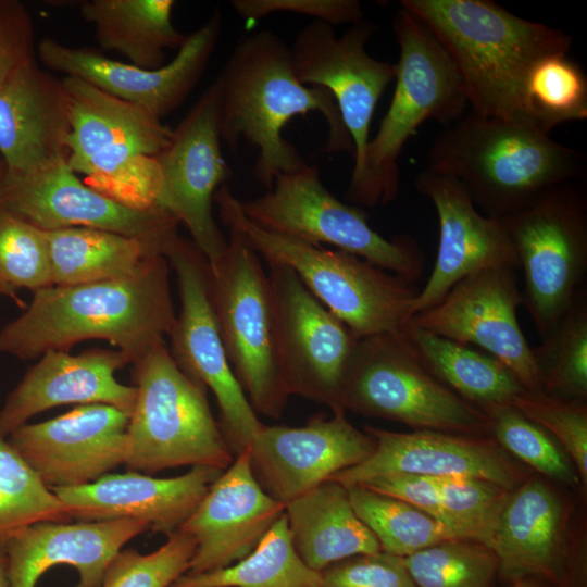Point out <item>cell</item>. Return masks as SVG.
Returning a JSON list of instances; mask_svg holds the SVG:
<instances>
[{"label": "cell", "mask_w": 587, "mask_h": 587, "mask_svg": "<svg viewBox=\"0 0 587 587\" xmlns=\"http://www.w3.org/2000/svg\"><path fill=\"white\" fill-rule=\"evenodd\" d=\"M168 275L166 258L154 255L127 277L37 290L27 309L0 330V351L33 360L101 339L133 363L173 327Z\"/></svg>", "instance_id": "obj_1"}, {"label": "cell", "mask_w": 587, "mask_h": 587, "mask_svg": "<svg viewBox=\"0 0 587 587\" xmlns=\"http://www.w3.org/2000/svg\"><path fill=\"white\" fill-rule=\"evenodd\" d=\"M213 84L222 141L232 150L240 141L257 148L252 175L267 190L279 175L308 165L283 137V129L297 115L321 113L328 130L325 151L353 154L334 98L322 87L300 83L290 48L273 32L263 29L243 37Z\"/></svg>", "instance_id": "obj_2"}, {"label": "cell", "mask_w": 587, "mask_h": 587, "mask_svg": "<svg viewBox=\"0 0 587 587\" xmlns=\"http://www.w3.org/2000/svg\"><path fill=\"white\" fill-rule=\"evenodd\" d=\"M455 64L473 113L530 123L525 83L540 59L569 53L572 37L490 0H402ZM532 124V123H530Z\"/></svg>", "instance_id": "obj_3"}, {"label": "cell", "mask_w": 587, "mask_h": 587, "mask_svg": "<svg viewBox=\"0 0 587 587\" xmlns=\"http://www.w3.org/2000/svg\"><path fill=\"white\" fill-rule=\"evenodd\" d=\"M426 170L457 179L484 215L501 220L582 178L586 158L530 123L470 111L435 137Z\"/></svg>", "instance_id": "obj_4"}, {"label": "cell", "mask_w": 587, "mask_h": 587, "mask_svg": "<svg viewBox=\"0 0 587 587\" xmlns=\"http://www.w3.org/2000/svg\"><path fill=\"white\" fill-rule=\"evenodd\" d=\"M392 28L399 60L391 102L369 141L361 174L349 182L345 193L359 208L386 205L397 198L399 157L424 122L435 120L449 126L469 109L459 71L428 27L400 7Z\"/></svg>", "instance_id": "obj_5"}, {"label": "cell", "mask_w": 587, "mask_h": 587, "mask_svg": "<svg viewBox=\"0 0 587 587\" xmlns=\"http://www.w3.org/2000/svg\"><path fill=\"white\" fill-rule=\"evenodd\" d=\"M220 217L267 263L292 270L355 338L401 333L420 291L413 283L367 260L268 232L250 221L230 189L215 192Z\"/></svg>", "instance_id": "obj_6"}, {"label": "cell", "mask_w": 587, "mask_h": 587, "mask_svg": "<svg viewBox=\"0 0 587 587\" xmlns=\"http://www.w3.org/2000/svg\"><path fill=\"white\" fill-rule=\"evenodd\" d=\"M70 135L66 163L88 186L132 208L159 207L155 157L173 128L147 110L76 77L61 79Z\"/></svg>", "instance_id": "obj_7"}, {"label": "cell", "mask_w": 587, "mask_h": 587, "mask_svg": "<svg viewBox=\"0 0 587 587\" xmlns=\"http://www.w3.org/2000/svg\"><path fill=\"white\" fill-rule=\"evenodd\" d=\"M136 401L126 430L124 464L155 474L183 465L226 470L235 455L207 389L176 363L165 341L133 362Z\"/></svg>", "instance_id": "obj_8"}, {"label": "cell", "mask_w": 587, "mask_h": 587, "mask_svg": "<svg viewBox=\"0 0 587 587\" xmlns=\"http://www.w3.org/2000/svg\"><path fill=\"white\" fill-rule=\"evenodd\" d=\"M339 407L416 430L490 433L485 412L430 373L401 333L357 340L345 370Z\"/></svg>", "instance_id": "obj_9"}, {"label": "cell", "mask_w": 587, "mask_h": 587, "mask_svg": "<svg viewBox=\"0 0 587 587\" xmlns=\"http://www.w3.org/2000/svg\"><path fill=\"white\" fill-rule=\"evenodd\" d=\"M208 267L212 303L235 376L257 414L278 419L289 395L278 363L270 279L260 255L229 229L226 250Z\"/></svg>", "instance_id": "obj_10"}, {"label": "cell", "mask_w": 587, "mask_h": 587, "mask_svg": "<svg viewBox=\"0 0 587 587\" xmlns=\"http://www.w3.org/2000/svg\"><path fill=\"white\" fill-rule=\"evenodd\" d=\"M260 227L303 242L358 255L413 283L424 270V254L409 235L387 239L369 224L366 213L329 192L315 166L279 175L263 196L240 201Z\"/></svg>", "instance_id": "obj_11"}, {"label": "cell", "mask_w": 587, "mask_h": 587, "mask_svg": "<svg viewBox=\"0 0 587 587\" xmlns=\"http://www.w3.org/2000/svg\"><path fill=\"white\" fill-rule=\"evenodd\" d=\"M500 221L523 271V304L541 339L585 290L586 196L564 183Z\"/></svg>", "instance_id": "obj_12"}, {"label": "cell", "mask_w": 587, "mask_h": 587, "mask_svg": "<svg viewBox=\"0 0 587 587\" xmlns=\"http://www.w3.org/2000/svg\"><path fill=\"white\" fill-rule=\"evenodd\" d=\"M165 258L175 272L180 299L168 334L171 354L189 377L213 392L218 425L236 458L264 424L229 363L212 303L208 261L192 240L182 237Z\"/></svg>", "instance_id": "obj_13"}, {"label": "cell", "mask_w": 587, "mask_h": 587, "mask_svg": "<svg viewBox=\"0 0 587 587\" xmlns=\"http://www.w3.org/2000/svg\"><path fill=\"white\" fill-rule=\"evenodd\" d=\"M277 357L285 388L339 407L341 383L358 340L289 267L268 263Z\"/></svg>", "instance_id": "obj_14"}, {"label": "cell", "mask_w": 587, "mask_h": 587, "mask_svg": "<svg viewBox=\"0 0 587 587\" xmlns=\"http://www.w3.org/2000/svg\"><path fill=\"white\" fill-rule=\"evenodd\" d=\"M0 207L46 232L107 230L138 239L164 257L179 238V222L171 213L162 208H132L97 191L66 160L24 176L4 175Z\"/></svg>", "instance_id": "obj_15"}, {"label": "cell", "mask_w": 587, "mask_h": 587, "mask_svg": "<svg viewBox=\"0 0 587 587\" xmlns=\"http://www.w3.org/2000/svg\"><path fill=\"white\" fill-rule=\"evenodd\" d=\"M161 191L159 207L189 230L208 263L226 250L212 212L215 192L233 173L222 152L217 91L212 83L173 128L167 146L155 157Z\"/></svg>", "instance_id": "obj_16"}, {"label": "cell", "mask_w": 587, "mask_h": 587, "mask_svg": "<svg viewBox=\"0 0 587 587\" xmlns=\"http://www.w3.org/2000/svg\"><path fill=\"white\" fill-rule=\"evenodd\" d=\"M375 32L376 26L363 20L336 36L332 25L313 20L297 34L290 48L300 83L326 89L337 104L354 148L350 180L363 170L372 117L396 77V64L374 59L366 51Z\"/></svg>", "instance_id": "obj_17"}, {"label": "cell", "mask_w": 587, "mask_h": 587, "mask_svg": "<svg viewBox=\"0 0 587 587\" xmlns=\"http://www.w3.org/2000/svg\"><path fill=\"white\" fill-rule=\"evenodd\" d=\"M521 304L516 271L491 268L463 278L411 322L437 336L478 346L503 363L527 391L541 392L532 347L517 321Z\"/></svg>", "instance_id": "obj_18"}, {"label": "cell", "mask_w": 587, "mask_h": 587, "mask_svg": "<svg viewBox=\"0 0 587 587\" xmlns=\"http://www.w3.org/2000/svg\"><path fill=\"white\" fill-rule=\"evenodd\" d=\"M222 27L218 10L186 36L175 58L154 70L108 58L87 47H72L45 37L37 47L40 63L76 77L161 118L176 110L201 78Z\"/></svg>", "instance_id": "obj_19"}, {"label": "cell", "mask_w": 587, "mask_h": 587, "mask_svg": "<svg viewBox=\"0 0 587 587\" xmlns=\"http://www.w3.org/2000/svg\"><path fill=\"white\" fill-rule=\"evenodd\" d=\"M375 446V439L354 427L345 411H334L330 417L316 414L301 427L264 424L248 448L249 464L261 488L285 505L360 464Z\"/></svg>", "instance_id": "obj_20"}, {"label": "cell", "mask_w": 587, "mask_h": 587, "mask_svg": "<svg viewBox=\"0 0 587 587\" xmlns=\"http://www.w3.org/2000/svg\"><path fill=\"white\" fill-rule=\"evenodd\" d=\"M128 421L115 407L83 404L48 421L26 423L8 442L50 489L79 487L124 464Z\"/></svg>", "instance_id": "obj_21"}, {"label": "cell", "mask_w": 587, "mask_h": 587, "mask_svg": "<svg viewBox=\"0 0 587 587\" xmlns=\"http://www.w3.org/2000/svg\"><path fill=\"white\" fill-rule=\"evenodd\" d=\"M416 190L434 205L439 224L437 255L412 316L437 304L463 278L491 268L517 271L519 260L500 220L484 215L454 178L422 171Z\"/></svg>", "instance_id": "obj_22"}, {"label": "cell", "mask_w": 587, "mask_h": 587, "mask_svg": "<svg viewBox=\"0 0 587 587\" xmlns=\"http://www.w3.org/2000/svg\"><path fill=\"white\" fill-rule=\"evenodd\" d=\"M364 430L375 439L373 453L330 480L349 487L385 474L412 473L482 478L510 490L525 480L524 469L491 437L435 430L397 433L374 426Z\"/></svg>", "instance_id": "obj_23"}, {"label": "cell", "mask_w": 587, "mask_h": 587, "mask_svg": "<svg viewBox=\"0 0 587 587\" xmlns=\"http://www.w3.org/2000/svg\"><path fill=\"white\" fill-rule=\"evenodd\" d=\"M285 505L271 498L255 480L248 449L211 484L179 530L196 544L190 574L227 567L250 554Z\"/></svg>", "instance_id": "obj_24"}, {"label": "cell", "mask_w": 587, "mask_h": 587, "mask_svg": "<svg viewBox=\"0 0 587 587\" xmlns=\"http://www.w3.org/2000/svg\"><path fill=\"white\" fill-rule=\"evenodd\" d=\"M128 363L117 349L93 348L74 355L46 351L0 409V436L8 438L34 415L64 404H108L130 416L137 389L115 378V372Z\"/></svg>", "instance_id": "obj_25"}, {"label": "cell", "mask_w": 587, "mask_h": 587, "mask_svg": "<svg viewBox=\"0 0 587 587\" xmlns=\"http://www.w3.org/2000/svg\"><path fill=\"white\" fill-rule=\"evenodd\" d=\"M70 117L62 80L33 59L0 84V158L7 177L66 160Z\"/></svg>", "instance_id": "obj_26"}, {"label": "cell", "mask_w": 587, "mask_h": 587, "mask_svg": "<svg viewBox=\"0 0 587 587\" xmlns=\"http://www.w3.org/2000/svg\"><path fill=\"white\" fill-rule=\"evenodd\" d=\"M223 470L191 466L187 473L155 478L129 471L105 474L97 480L67 488H51L72 519L83 522L133 519L146 522L153 533L179 530Z\"/></svg>", "instance_id": "obj_27"}, {"label": "cell", "mask_w": 587, "mask_h": 587, "mask_svg": "<svg viewBox=\"0 0 587 587\" xmlns=\"http://www.w3.org/2000/svg\"><path fill=\"white\" fill-rule=\"evenodd\" d=\"M133 519L83 522H39L5 540L9 587H35L55 565L78 573L75 587H99L113 558L129 540L147 532Z\"/></svg>", "instance_id": "obj_28"}, {"label": "cell", "mask_w": 587, "mask_h": 587, "mask_svg": "<svg viewBox=\"0 0 587 587\" xmlns=\"http://www.w3.org/2000/svg\"><path fill=\"white\" fill-rule=\"evenodd\" d=\"M564 521L562 501L545 482L528 478L510 490L488 546L498 558L499 574L510 582L536 578L572 587Z\"/></svg>", "instance_id": "obj_29"}, {"label": "cell", "mask_w": 587, "mask_h": 587, "mask_svg": "<svg viewBox=\"0 0 587 587\" xmlns=\"http://www.w3.org/2000/svg\"><path fill=\"white\" fill-rule=\"evenodd\" d=\"M290 539L299 557L322 572L340 560L382 551L358 517L346 486L326 480L285 504Z\"/></svg>", "instance_id": "obj_30"}, {"label": "cell", "mask_w": 587, "mask_h": 587, "mask_svg": "<svg viewBox=\"0 0 587 587\" xmlns=\"http://www.w3.org/2000/svg\"><path fill=\"white\" fill-rule=\"evenodd\" d=\"M95 28L98 45L125 57L129 64L154 70L165 50L179 49L186 36L173 24L174 0H83L74 2Z\"/></svg>", "instance_id": "obj_31"}, {"label": "cell", "mask_w": 587, "mask_h": 587, "mask_svg": "<svg viewBox=\"0 0 587 587\" xmlns=\"http://www.w3.org/2000/svg\"><path fill=\"white\" fill-rule=\"evenodd\" d=\"M401 335L430 373L482 410L509 404L526 390L503 363L486 352L437 336L411 321Z\"/></svg>", "instance_id": "obj_32"}, {"label": "cell", "mask_w": 587, "mask_h": 587, "mask_svg": "<svg viewBox=\"0 0 587 587\" xmlns=\"http://www.w3.org/2000/svg\"><path fill=\"white\" fill-rule=\"evenodd\" d=\"M47 239L51 282L55 286L127 277L152 257L162 255L138 239L87 227L50 230Z\"/></svg>", "instance_id": "obj_33"}, {"label": "cell", "mask_w": 587, "mask_h": 587, "mask_svg": "<svg viewBox=\"0 0 587 587\" xmlns=\"http://www.w3.org/2000/svg\"><path fill=\"white\" fill-rule=\"evenodd\" d=\"M170 587H322V578L294 548L284 511L246 558L221 570L186 573Z\"/></svg>", "instance_id": "obj_34"}, {"label": "cell", "mask_w": 587, "mask_h": 587, "mask_svg": "<svg viewBox=\"0 0 587 587\" xmlns=\"http://www.w3.org/2000/svg\"><path fill=\"white\" fill-rule=\"evenodd\" d=\"M544 394L572 400L587 397V298L584 290L571 308L532 347Z\"/></svg>", "instance_id": "obj_35"}, {"label": "cell", "mask_w": 587, "mask_h": 587, "mask_svg": "<svg viewBox=\"0 0 587 587\" xmlns=\"http://www.w3.org/2000/svg\"><path fill=\"white\" fill-rule=\"evenodd\" d=\"M347 489L355 514L374 534L384 552L405 558L455 538L440 522L410 503L362 485Z\"/></svg>", "instance_id": "obj_36"}, {"label": "cell", "mask_w": 587, "mask_h": 587, "mask_svg": "<svg viewBox=\"0 0 587 587\" xmlns=\"http://www.w3.org/2000/svg\"><path fill=\"white\" fill-rule=\"evenodd\" d=\"M524 97L527 120L547 134L565 122L587 118V77L566 53L534 64Z\"/></svg>", "instance_id": "obj_37"}, {"label": "cell", "mask_w": 587, "mask_h": 587, "mask_svg": "<svg viewBox=\"0 0 587 587\" xmlns=\"http://www.w3.org/2000/svg\"><path fill=\"white\" fill-rule=\"evenodd\" d=\"M70 520L65 504L0 436V540L39 522Z\"/></svg>", "instance_id": "obj_38"}, {"label": "cell", "mask_w": 587, "mask_h": 587, "mask_svg": "<svg viewBox=\"0 0 587 587\" xmlns=\"http://www.w3.org/2000/svg\"><path fill=\"white\" fill-rule=\"evenodd\" d=\"M416 587H492L499 574L496 553L486 545L451 538L404 558Z\"/></svg>", "instance_id": "obj_39"}, {"label": "cell", "mask_w": 587, "mask_h": 587, "mask_svg": "<svg viewBox=\"0 0 587 587\" xmlns=\"http://www.w3.org/2000/svg\"><path fill=\"white\" fill-rule=\"evenodd\" d=\"M483 411L489 420L490 433L504 450L549 478L572 487L580 484L553 437L511 403Z\"/></svg>", "instance_id": "obj_40"}, {"label": "cell", "mask_w": 587, "mask_h": 587, "mask_svg": "<svg viewBox=\"0 0 587 587\" xmlns=\"http://www.w3.org/2000/svg\"><path fill=\"white\" fill-rule=\"evenodd\" d=\"M448 527L459 539L489 546L491 534L510 489L475 477H437Z\"/></svg>", "instance_id": "obj_41"}, {"label": "cell", "mask_w": 587, "mask_h": 587, "mask_svg": "<svg viewBox=\"0 0 587 587\" xmlns=\"http://www.w3.org/2000/svg\"><path fill=\"white\" fill-rule=\"evenodd\" d=\"M0 282L33 292L52 286L47 232L0 207Z\"/></svg>", "instance_id": "obj_42"}, {"label": "cell", "mask_w": 587, "mask_h": 587, "mask_svg": "<svg viewBox=\"0 0 587 587\" xmlns=\"http://www.w3.org/2000/svg\"><path fill=\"white\" fill-rule=\"evenodd\" d=\"M195 540L177 530L155 551L121 550L108 565L99 587H170L189 571Z\"/></svg>", "instance_id": "obj_43"}, {"label": "cell", "mask_w": 587, "mask_h": 587, "mask_svg": "<svg viewBox=\"0 0 587 587\" xmlns=\"http://www.w3.org/2000/svg\"><path fill=\"white\" fill-rule=\"evenodd\" d=\"M511 404L552 435L566 450L580 484L587 483V407L583 400L562 399L524 390Z\"/></svg>", "instance_id": "obj_44"}, {"label": "cell", "mask_w": 587, "mask_h": 587, "mask_svg": "<svg viewBox=\"0 0 587 587\" xmlns=\"http://www.w3.org/2000/svg\"><path fill=\"white\" fill-rule=\"evenodd\" d=\"M322 587H416L404 558L379 551L358 554L321 572Z\"/></svg>", "instance_id": "obj_45"}, {"label": "cell", "mask_w": 587, "mask_h": 587, "mask_svg": "<svg viewBox=\"0 0 587 587\" xmlns=\"http://www.w3.org/2000/svg\"><path fill=\"white\" fill-rule=\"evenodd\" d=\"M232 8L242 18L255 21L276 12L309 15L332 26L364 20L357 0H233Z\"/></svg>", "instance_id": "obj_46"}, {"label": "cell", "mask_w": 587, "mask_h": 587, "mask_svg": "<svg viewBox=\"0 0 587 587\" xmlns=\"http://www.w3.org/2000/svg\"><path fill=\"white\" fill-rule=\"evenodd\" d=\"M33 59L36 58L30 13L20 1L0 0V84Z\"/></svg>", "instance_id": "obj_47"}, {"label": "cell", "mask_w": 587, "mask_h": 587, "mask_svg": "<svg viewBox=\"0 0 587 587\" xmlns=\"http://www.w3.org/2000/svg\"><path fill=\"white\" fill-rule=\"evenodd\" d=\"M357 485L410 503L449 529L441 505L437 477L412 473H390Z\"/></svg>", "instance_id": "obj_48"}, {"label": "cell", "mask_w": 587, "mask_h": 587, "mask_svg": "<svg viewBox=\"0 0 587 587\" xmlns=\"http://www.w3.org/2000/svg\"><path fill=\"white\" fill-rule=\"evenodd\" d=\"M0 587H9L5 541L0 540Z\"/></svg>", "instance_id": "obj_49"}, {"label": "cell", "mask_w": 587, "mask_h": 587, "mask_svg": "<svg viewBox=\"0 0 587 587\" xmlns=\"http://www.w3.org/2000/svg\"><path fill=\"white\" fill-rule=\"evenodd\" d=\"M508 587H552L548 583L536 578H524L511 582Z\"/></svg>", "instance_id": "obj_50"}, {"label": "cell", "mask_w": 587, "mask_h": 587, "mask_svg": "<svg viewBox=\"0 0 587 587\" xmlns=\"http://www.w3.org/2000/svg\"><path fill=\"white\" fill-rule=\"evenodd\" d=\"M15 291L16 290L14 288L0 282V296H9L15 299Z\"/></svg>", "instance_id": "obj_51"}, {"label": "cell", "mask_w": 587, "mask_h": 587, "mask_svg": "<svg viewBox=\"0 0 587 587\" xmlns=\"http://www.w3.org/2000/svg\"><path fill=\"white\" fill-rule=\"evenodd\" d=\"M3 177H4V165H3V162H1L0 163V187L3 180Z\"/></svg>", "instance_id": "obj_52"}, {"label": "cell", "mask_w": 587, "mask_h": 587, "mask_svg": "<svg viewBox=\"0 0 587 587\" xmlns=\"http://www.w3.org/2000/svg\"><path fill=\"white\" fill-rule=\"evenodd\" d=\"M2 162L1 158H0V163Z\"/></svg>", "instance_id": "obj_53"}]
</instances>
